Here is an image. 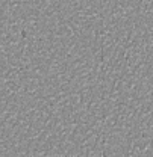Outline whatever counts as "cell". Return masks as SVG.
Returning a JSON list of instances; mask_svg holds the SVG:
<instances>
[]
</instances>
